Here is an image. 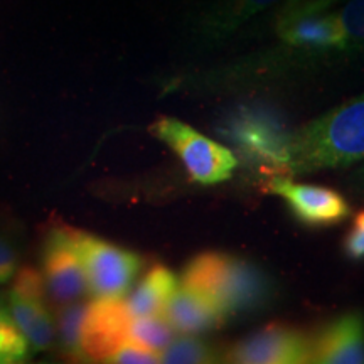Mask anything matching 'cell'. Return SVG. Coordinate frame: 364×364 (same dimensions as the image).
Wrapping results in <instances>:
<instances>
[{"instance_id": "cell-1", "label": "cell", "mask_w": 364, "mask_h": 364, "mask_svg": "<svg viewBox=\"0 0 364 364\" xmlns=\"http://www.w3.org/2000/svg\"><path fill=\"white\" fill-rule=\"evenodd\" d=\"M364 159V93L290 135L287 176L348 167Z\"/></svg>"}, {"instance_id": "cell-2", "label": "cell", "mask_w": 364, "mask_h": 364, "mask_svg": "<svg viewBox=\"0 0 364 364\" xmlns=\"http://www.w3.org/2000/svg\"><path fill=\"white\" fill-rule=\"evenodd\" d=\"M181 284L211 300L230 318L270 302V277L253 263L228 253L206 252L186 265Z\"/></svg>"}, {"instance_id": "cell-3", "label": "cell", "mask_w": 364, "mask_h": 364, "mask_svg": "<svg viewBox=\"0 0 364 364\" xmlns=\"http://www.w3.org/2000/svg\"><path fill=\"white\" fill-rule=\"evenodd\" d=\"M150 132L174 150L191 179L198 184H220L230 179L238 167V159L230 149L177 118L164 117L150 127Z\"/></svg>"}, {"instance_id": "cell-4", "label": "cell", "mask_w": 364, "mask_h": 364, "mask_svg": "<svg viewBox=\"0 0 364 364\" xmlns=\"http://www.w3.org/2000/svg\"><path fill=\"white\" fill-rule=\"evenodd\" d=\"M71 236L83 265L88 292L95 299L124 297L142 267V258L85 231L71 228Z\"/></svg>"}, {"instance_id": "cell-5", "label": "cell", "mask_w": 364, "mask_h": 364, "mask_svg": "<svg viewBox=\"0 0 364 364\" xmlns=\"http://www.w3.org/2000/svg\"><path fill=\"white\" fill-rule=\"evenodd\" d=\"M221 132L247 156L270 164L279 171L285 166L292 134H289L270 113L245 108L235 113Z\"/></svg>"}, {"instance_id": "cell-6", "label": "cell", "mask_w": 364, "mask_h": 364, "mask_svg": "<svg viewBox=\"0 0 364 364\" xmlns=\"http://www.w3.org/2000/svg\"><path fill=\"white\" fill-rule=\"evenodd\" d=\"M9 314L26 338L31 353H41L51 348L54 324L46 306L43 275L34 268H22L14 275L9 294Z\"/></svg>"}, {"instance_id": "cell-7", "label": "cell", "mask_w": 364, "mask_h": 364, "mask_svg": "<svg viewBox=\"0 0 364 364\" xmlns=\"http://www.w3.org/2000/svg\"><path fill=\"white\" fill-rule=\"evenodd\" d=\"M226 361L238 364L311 363V338L287 324H270L236 343Z\"/></svg>"}, {"instance_id": "cell-8", "label": "cell", "mask_w": 364, "mask_h": 364, "mask_svg": "<svg viewBox=\"0 0 364 364\" xmlns=\"http://www.w3.org/2000/svg\"><path fill=\"white\" fill-rule=\"evenodd\" d=\"M43 280L51 299L63 306L76 302L88 292L71 228L61 226L49 233L43 255Z\"/></svg>"}, {"instance_id": "cell-9", "label": "cell", "mask_w": 364, "mask_h": 364, "mask_svg": "<svg viewBox=\"0 0 364 364\" xmlns=\"http://www.w3.org/2000/svg\"><path fill=\"white\" fill-rule=\"evenodd\" d=\"M268 191L284 199L290 213L309 226H332L344 221L351 209L336 191L322 186L294 182L285 176L273 177Z\"/></svg>"}, {"instance_id": "cell-10", "label": "cell", "mask_w": 364, "mask_h": 364, "mask_svg": "<svg viewBox=\"0 0 364 364\" xmlns=\"http://www.w3.org/2000/svg\"><path fill=\"white\" fill-rule=\"evenodd\" d=\"M132 316L122 299H95L86 304L81 332L83 356L91 361L107 363V359L129 341Z\"/></svg>"}, {"instance_id": "cell-11", "label": "cell", "mask_w": 364, "mask_h": 364, "mask_svg": "<svg viewBox=\"0 0 364 364\" xmlns=\"http://www.w3.org/2000/svg\"><path fill=\"white\" fill-rule=\"evenodd\" d=\"M282 0H213L191 22L189 34L198 48H215L236 31Z\"/></svg>"}, {"instance_id": "cell-12", "label": "cell", "mask_w": 364, "mask_h": 364, "mask_svg": "<svg viewBox=\"0 0 364 364\" xmlns=\"http://www.w3.org/2000/svg\"><path fill=\"white\" fill-rule=\"evenodd\" d=\"M311 363L364 364V314L346 312L322 326L311 339Z\"/></svg>"}, {"instance_id": "cell-13", "label": "cell", "mask_w": 364, "mask_h": 364, "mask_svg": "<svg viewBox=\"0 0 364 364\" xmlns=\"http://www.w3.org/2000/svg\"><path fill=\"white\" fill-rule=\"evenodd\" d=\"M162 317L181 334H201L218 329L226 322V316L211 300L189 287H177L167 300Z\"/></svg>"}, {"instance_id": "cell-14", "label": "cell", "mask_w": 364, "mask_h": 364, "mask_svg": "<svg viewBox=\"0 0 364 364\" xmlns=\"http://www.w3.org/2000/svg\"><path fill=\"white\" fill-rule=\"evenodd\" d=\"M177 287L179 280L174 273L169 268L156 265L125 300L127 311L132 317L159 316Z\"/></svg>"}, {"instance_id": "cell-15", "label": "cell", "mask_w": 364, "mask_h": 364, "mask_svg": "<svg viewBox=\"0 0 364 364\" xmlns=\"http://www.w3.org/2000/svg\"><path fill=\"white\" fill-rule=\"evenodd\" d=\"M332 12L343 36V56L364 54V0H346Z\"/></svg>"}, {"instance_id": "cell-16", "label": "cell", "mask_w": 364, "mask_h": 364, "mask_svg": "<svg viewBox=\"0 0 364 364\" xmlns=\"http://www.w3.org/2000/svg\"><path fill=\"white\" fill-rule=\"evenodd\" d=\"M129 339L161 354L167 348V344L174 339V329L162 317V314H159V316L132 317Z\"/></svg>"}, {"instance_id": "cell-17", "label": "cell", "mask_w": 364, "mask_h": 364, "mask_svg": "<svg viewBox=\"0 0 364 364\" xmlns=\"http://www.w3.org/2000/svg\"><path fill=\"white\" fill-rule=\"evenodd\" d=\"M218 361H220V353L213 346L191 338L188 334L172 339L161 353V363L167 364H204Z\"/></svg>"}, {"instance_id": "cell-18", "label": "cell", "mask_w": 364, "mask_h": 364, "mask_svg": "<svg viewBox=\"0 0 364 364\" xmlns=\"http://www.w3.org/2000/svg\"><path fill=\"white\" fill-rule=\"evenodd\" d=\"M86 304L76 302L65 304L59 312V344L63 351L71 358L85 359L81 348V332H83V318Z\"/></svg>"}, {"instance_id": "cell-19", "label": "cell", "mask_w": 364, "mask_h": 364, "mask_svg": "<svg viewBox=\"0 0 364 364\" xmlns=\"http://www.w3.org/2000/svg\"><path fill=\"white\" fill-rule=\"evenodd\" d=\"M29 344L17 329L9 309L0 306V364L22 363L29 358Z\"/></svg>"}, {"instance_id": "cell-20", "label": "cell", "mask_w": 364, "mask_h": 364, "mask_svg": "<svg viewBox=\"0 0 364 364\" xmlns=\"http://www.w3.org/2000/svg\"><path fill=\"white\" fill-rule=\"evenodd\" d=\"M343 2L346 0H282V6L275 14V31L292 21L331 11Z\"/></svg>"}, {"instance_id": "cell-21", "label": "cell", "mask_w": 364, "mask_h": 364, "mask_svg": "<svg viewBox=\"0 0 364 364\" xmlns=\"http://www.w3.org/2000/svg\"><path fill=\"white\" fill-rule=\"evenodd\" d=\"M107 363L118 364H157L161 363V354L152 351V349L144 348V346L134 343V341H125Z\"/></svg>"}, {"instance_id": "cell-22", "label": "cell", "mask_w": 364, "mask_h": 364, "mask_svg": "<svg viewBox=\"0 0 364 364\" xmlns=\"http://www.w3.org/2000/svg\"><path fill=\"white\" fill-rule=\"evenodd\" d=\"M344 252L351 260H364V211L359 213L344 240Z\"/></svg>"}, {"instance_id": "cell-23", "label": "cell", "mask_w": 364, "mask_h": 364, "mask_svg": "<svg viewBox=\"0 0 364 364\" xmlns=\"http://www.w3.org/2000/svg\"><path fill=\"white\" fill-rule=\"evenodd\" d=\"M17 272V257L11 245L0 238V285L14 279Z\"/></svg>"}, {"instance_id": "cell-24", "label": "cell", "mask_w": 364, "mask_h": 364, "mask_svg": "<svg viewBox=\"0 0 364 364\" xmlns=\"http://www.w3.org/2000/svg\"><path fill=\"white\" fill-rule=\"evenodd\" d=\"M354 182H356L359 188H364V166L361 167V171L358 172L356 177H354Z\"/></svg>"}]
</instances>
